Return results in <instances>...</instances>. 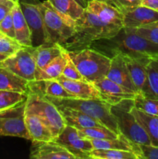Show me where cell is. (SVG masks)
Listing matches in <instances>:
<instances>
[{"label":"cell","mask_w":158,"mask_h":159,"mask_svg":"<svg viewBox=\"0 0 158 159\" xmlns=\"http://www.w3.org/2000/svg\"><path fill=\"white\" fill-rule=\"evenodd\" d=\"M86 48L99 51L110 59L117 54L133 58L152 57L158 54V44L135 32L133 28L122 27L114 37L92 42Z\"/></svg>","instance_id":"1"},{"label":"cell","mask_w":158,"mask_h":159,"mask_svg":"<svg viewBox=\"0 0 158 159\" xmlns=\"http://www.w3.org/2000/svg\"><path fill=\"white\" fill-rule=\"evenodd\" d=\"M121 26L108 23L85 9L83 14L76 20L75 29L69 40L63 43L68 51H77L102 38L114 37Z\"/></svg>","instance_id":"2"},{"label":"cell","mask_w":158,"mask_h":159,"mask_svg":"<svg viewBox=\"0 0 158 159\" xmlns=\"http://www.w3.org/2000/svg\"><path fill=\"white\" fill-rule=\"evenodd\" d=\"M57 107H66L82 112L102 125L119 134L117 123L111 113L112 104L99 99H80V98H54L45 96Z\"/></svg>","instance_id":"3"},{"label":"cell","mask_w":158,"mask_h":159,"mask_svg":"<svg viewBox=\"0 0 158 159\" xmlns=\"http://www.w3.org/2000/svg\"><path fill=\"white\" fill-rule=\"evenodd\" d=\"M48 43L63 44L74 32L76 20L56 9L49 0L40 2Z\"/></svg>","instance_id":"4"},{"label":"cell","mask_w":158,"mask_h":159,"mask_svg":"<svg viewBox=\"0 0 158 159\" xmlns=\"http://www.w3.org/2000/svg\"><path fill=\"white\" fill-rule=\"evenodd\" d=\"M68 54L87 82L94 83L106 77L111 64L107 56L91 48L68 51Z\"/></svg>","instance_id":"5"},{"label":"cell","mask_w":158,"mask_h":159,"mask_svg":"<svg viewBox=\"0 0 158 159\" xmlns=\"http://www.w3.org/2000/svg\"><path fill=\"white\" fill-rule=\"evenodd\" d=\"M133 99H122L111 106V113L117 123L119 133L137 144H151L150 138L143 126L131 112Z\"/></svg>","instance_id":"6"},{"label":"cell","mask_w":158,"mask_h":159,"mask_svg":"<svg viewBox=\"0 0 158 159\" xmlns=\"http://www.w3.org/2000/svg\"><path fill=\"white\" fill-rule=\"evenodd\" d=\"M26 112L37 115L50 129L55 139L67 125L57 106L44 96L28 93Z\"/></svg>","instance_id":"7"},{"label":"cell","mask_w":158,"mask_h":159,"mask_svg":"<svg viewBox=\"0 0 158 159\" xmlns=\"http://www.w3.org/2000/svg\"><path fill=\"white\" fill-rule=\"evenodd\" d=\"M26 101L0 111V136L30 140L25 124Z\"/></svg>","instance_id":"8"},{"label":"cell","mask_w":158,"mask_h":159,"mask_svg":"<svg viewBox=\"0 0 158 159\" xmlns=\"http://www.w3.org/2000/svg\"><path fill=\"white\" fill-rule=\"evenodd\" d=\"M20 9L29 26L31 33L32 46H40L48 43L44 21L39 0H18Z\"/></svg>","instance_id":"9"},{"label":"cell","mask_w":158,"mask_h":159,"mask_svg":"<svg viewBox=\"0 0 158 159\" xmlns=\"http://www.w3.org/2000/svg\"><path fill=\"white\" fill-rule=\"evenodd\" d=\"M34 51V47H22L16 52L0 62V67L10 70L29 82L35 80L37 65Z\"/></svg>","instance_id":"10"},{"label":"cell","mask_w":158,"mask_h":159,"mask_svg":"<svg viewBox=\"0 0 158 159\" xmlns=\"http://www.w3.org/2000/svg\"><path fill=\"white\" fill-rule=\"evenodd\" d=\"M54 141L64 146L76 159H90V153L94 149L89 138L82 136L78 129L73 126L66 125Z\"/></svg>","instance_id":"11"},{"label":"cell","mask_w":158,"mask_h":159,"mask_svg":"<svg viewBox=\"0 0 158 159\" xmlns=\"http://www.w3.org/2000/svg\"><path fill=\"white\" fill-rule=\"evenodd\" d=\"M29 158L33 159H76L56 141H32Z\"/></svg>","instance_id":"12"},{"label":"cell","mask_w":158,"mask_h":159,"mask_svg":"<svg viewBox=\"0 0 158 159\" xmlns=\"http://www.w3.org/2000/svg\"><path fill=\"white\" fill-rule=\"evenodd\" d=\"M85 9L106 23L123 27V14L110 0H90Z\"/></svg>","instance_id":"13"},{"label":"cell","mask_w":158,"mask_h":159,"mask_svg":"<svg viewBox=\"0 0 158 159\" xmlns=\"http://www.w3.org/2000/svg\"><path fill=\"white\" fill-rule=\"evenodd\" d=\"M96 88L100 91L104 100L112 104H116L122 99H134L136 93L107 77L94 82Z\"/></svg>","instance_id":"14"},{"label":"cell","mask_w":158,"mask_h":159,"mask_svg":"<svg viewBox=\"0 0 158 159\" xmlns=\"http://www.w3.org/2000/svg\"><path fill=\"white\" fill-rule=\"evenodd\" d=\"M123 14V27L139 28L158 21V11L138 6L121 11Z\"/></svg>","instance_id":"15"},{"label":"cell","mask_w":158,"mask_h":159,"mask_svg":"<svg viewBox=\"0 0 158 159\" xmlns=\"http://www.w3.org/2000/svg\"><path fill=\"white\" fill-rule=\"evenodd\" d=\"M57 80L63 85L67 91L71 93L74 98L103 99V96L100 91L91 82L87 81L72 80L64 77L62 75L57 78Z\"/></svg>","instance_id":"16"},{"label":"cell","mask_w":158,"mask_h":159,"mask_svg":"<svg viewBox=\"0 0 158 159\" xmlns=\"http://www.w3.org/2000/svg\"><path fill=\"white\" fill-rule=\"evenodd\" d=\"M106 77L110 80L138 93L137 89L130 77L125 59L122 54H117L111 58V64Z\"/></svg>","instance_id":"17"},{"label":"cell","mask_w":158,"mask_h":159,"mask_svg":"<svg viewBox=\"0 0 158 159\" xmlns=\"http://www.w3.org/2000/svg\"><path fill=\"white\" fill-rule=\"evenodd\" d=\"M123 56L127 65L130 77L137 89L138 93H142L147 81V65L151 57L133 58L128 56Z\"/></svg>","instance_id":"18"},{"label":"cell","mask_w":158,"mask_h":159,"mask_svg":"<svg viewBox=\"0 0 158 159\" xmlns=\"http://www.w3.org/2000/svg\"><path fill=\"white\" fill-rule=\"evenodd\" d=\"M25 124L30 141H49L55 140L50 129L44 124L37 115L32 113H25Z\"/></svg>","instance_id":"19"},{"label":"cell","mask_w":158,"mask_h":159,"mask_svg":"<svg viewBox=\"0 0 158 159\" xmlns=\"http://www.w3.org/2000/svg\"><path fill=\"white\" fill-rule=\"evenodd\" d=\"M12 14L15 32V40L23 47H33L30 30L25 20L18 1L12 8Z\"/></svg>","instance_id":"20"},{"label":"cell","mask_w":158,"mask_h":159,"mask_svg":"<svg viewBox=\"0 0 158 159\" xmlns=\"http://www.w3.org/2000/svg\"><path fill=\"white\" fill-rule=\"evenodd\" d=\"M57 108L61 113L67 125L73 126L75 127H82V128L105 127L97 120L78 110L66 108V107H57Z\"/></svg>","instance_id":"21"},{"label":"cell","mask_w":158,"mask_h":159,"mask_svg":"<svg viewBox=\"0 0 158 159\" xmlns=\"http://www.w3.org/2000/svg\"><path fill=\"white\" fill-rule=\"evenodd\" d=\"M0 89L28 94L29 81L7 68L0 67Z\"/></svg>","instance_id":"22"},{"label":"cell","mask_w":158,"mask_h":159,"mask_svg":"<svg viewBox=\"0 0 158 159\" xmlns=\"http://www.w3.org/2000/svg\"><path fill=\"white\" fill-rule=\"evenodd\" d=\"M131 112L148 134L151 145L158 146V116L144 113L134 107Z\"/></svg>","instance_id":"23"},{"label":"cell","mask_w":158,"mask_h":159,"mask_svg":"<svg viewBox=\"0 0 158 159\" xmlns=\"http://www.w3.org/2000/svg\"><path fill=\"white\" fill-rule=\"evenodd\" d=\"M35 59L37 69H43L48 64L50 63L52 61L57 57L61 54L60 48L59 43H44L40 46L36 47Z\"/></svg>","instance_id":"24"},{"label":"cell","mask_w":158,"mask_h":159,"mask_svg":"<svg viewBox=\"0 0 158 159\" xmlns=\"http://www.w3.org/2000/svg\"><path fill=\"white\" fill-rule=\"evenodd\" d=\"M141 94L158 99V54L150 57L147 65V81Z\"/></svg>","instance_id":"25"},{"label":"cell","mask_w":158,"mask_h":159,"mask_svg":"<svg viewBox=\"0 0 158 159\" xmlns=\"http://www.w3.org/2000/svg\"><path fill=\"white\" fill-rule=\"evenodd\" d=\"M65 64H66V60L61 54L50 63L48 64L43 69L36 70L35 80L57 79L62 75Z\"/></svg>","instance_id":"26"},{"label":"cell","mask_w":158,"mask_h":159,"mask_svg":"<svg viewBox=\"0 0 158 159\" xmlns=\"http://www.w3.org/2000/svg\"><path fill=\"white\" fill-rule=\"evenodd\" d=\"M57 9L74 20L80 18L85 9L81 6L75 0H49Z\"/></svg>","instance_id":"27"},{"label":"cell","mask_w":158,"mask_h":159,"mask_svg":"<svg viewBox=\"0 0 158 159\" xmlns=\"http://www.w3.org/2000/svg\"><path fill=\"white\" fill-rule=\"evenodd\" d=\"M89 157L90 159H138L133 152L115 149H93Z\"/></svg>","instance_id":"28"},{"label":"cell","mask_w":158,"mask_h":159,"mask_svg":"<svg viewBox=\"0 0 158 159\" xmlns=\"http://www.w3.org/2000/svg\"><path fill=\"white\" fill-rule=\"evenodd\" d=\"M133 101L136 109L149 114L158 116V99L147 97L141 93H136Z\"/></svg>","instance_id":"29"},{"label":"cell","mask_w":158,"mask_h":159,"mask_svg":"<svg viewBox=\"0 0 158 159\" xmlns=\"http://www.w3.org/2000/svg\"><path fill=\"white\" fill-rule=\"evenodd\" d=\"M27 99V94L0 89V111L14 107Z\"/></svg>","instance_id":"30"},{"label":"cell","mask_w":158,"mask_h":159,"mask_svg":"<svg viewBox=\"0 0 158 159\" xmlns=\"http://www.w3.org/2000/svg\"><path fill=\"white\" fill-rule=\"evenodd\" d=\"M82 136L94 139H115L119 134L105 127H94L88 128L77 127Z\"/></svg>","instance_id":"31"},{"label":"cell","mask_w":158,"mask_h":159,"mask_svg":"<svg viewBox=\"0 0 158 159\" xmlns=\"http://www.w3.org/2000/svg\"><path fill=\"white\" fill-rule=\"evenodd\" d=\"M60 53L64 55L65 60H66V64H65L64 68L62 72V75L67 79H72V80H81V81H86L83 78V76L79 72L78 69L76 67L75 64L72 61V59L70 57L68 54V51L63 46L60 44Z\"/></svg>","instance_id":"32"},{"label":"cell","mask_w":158,"mask_h":159,"mask_svg":"<svg viewBox=\"0 0 158 159\" xmlns=\"http://www.w3.org/2000/svg\"><path fill=\"white\" fill-rule=\"evenodd\" d=\"M134 30L138 35L158 44V21L136 28Z\"/></svg>","instance_id":"33"},{"label":"cell","mask_w":158,"mask_h":159,"mask_svg":"<svg viewBox=\"0 0 158 159\" xmlns=\"http://www.w3.org/2000/svg\"><path fill=\"white\" fill-rule=\"evenodd\" d=\"M22 47L23 46L20 45L16 40L9 38L6 36L0 37V53L1 54L10 56L16 52Z\"/></svg>","instance_id":"34"},{"label":"cell","mask_w":158,"mask_h":159,"mask_svg":"<svg viewBox=\"0 0 158 159\" xmlns=\"http://www.w3.org/2000/svg\"><path fill=\"white\" fill-rule=\"evenodd\" d=\"M0 32L2 33L6 37L15 40V32L12 11L0 22Z\"/></svg>","instance_id":"35"},{"label":"cell","mask_w":158,"mask_h":159,"mask_svg":"<svg viewBox=\"0 0 158 159\" xmlns=\"http://www.w3.org/2000/svg\"><path fill=\"white\" fill-rule=\"evenodd\" d=\"M142 152V159H158V146L139 144Z\"/></svg>","instance_id":"36"},{"label":"cell","mask_w":158,"mask_h":159,"mask_svg":"<svg viewBox=\"0 0 158 159\" xmlns=\"http://www.w3.org/2000/svg\"><path fill=\"white\" fill-rule=\"evenodd\" d=\"M120 11L141 6L142 0H110Z\"/></svg>","instance_id":"37"},{"label":"cell","mask_w":158,"mask_h":159,"mask_svg":"<svg viewBox=\"0 0 158 159\" xmlns=\"http://www.w3.org/2000/svg\"><path fill=\"white\" fill-rule=\"evenodd\" d=\"M18 0H0V22L12 11Z\"/></svg>","instance_id":"38"},{"label":"cell","mask_w":158,"mask_h":159,"mask_svg":"<svg viewBox=\"0 0 158 159\" xmlns=\"http://www.w3.org/2000/svg\"><path fill=\"white\" fill-rule=\"evenodd\" d=\"M141 6L158 11V0H142Z\"/></svg>","instance_id":"39"},{"label":"cell","mask_w":158,"mask_h":159,"mask_svg":"<svg viewBox=\"0 0 158 159\" xmlns=\"http://www.w3.org/2000/svg\"><path fill=\"white\" fill-rule=\"evenodd\" d=\"M75 1L77 2L81 6H82L84 9H85V8L87 7V6H88V2H89V0H75Z\"/></svg>","instance_id":"40"},{"label":"cell","mask_w":158,"mask_h":159,"mask_svg":"<svg viewBox=\"0 0 158 159\" xmlns=\"http://www.w3.org/2000/svg\"><path fill=\"white\" fill-rule=\"evenodd\" d=\"M8 57H9L8 55H6V54H1V53H0V62L2 61H4L5 59L7 58Z\"/></svg>","instance_id":"41"},{"label":"cell","mask_w":158,"mask_h":159,"mask_svg":"<svg viewBox=\"0 0 158 159\" xmlns=\"http://www.w3.org/2000/svg\"><path fill=\"white\" fill-rule=\"evenodd\" d=\"M5 36H6V35H4V34H3L2 33L0 32V37H5Z\"/></svg>","instance_id":"42"},{"label":"cell","mask_w":158,"mask_h":159,"mask_svg":"<svg viewBox=\"0 0 158 159\" xmlns=\"http://www.w3.org/2000/svg\"><path fill=\"white\" fill-rule=\"evenodd\" d=\"M89 1H90V0H89Z\"/></svg>","instance_id":"43"}]
</instances>
